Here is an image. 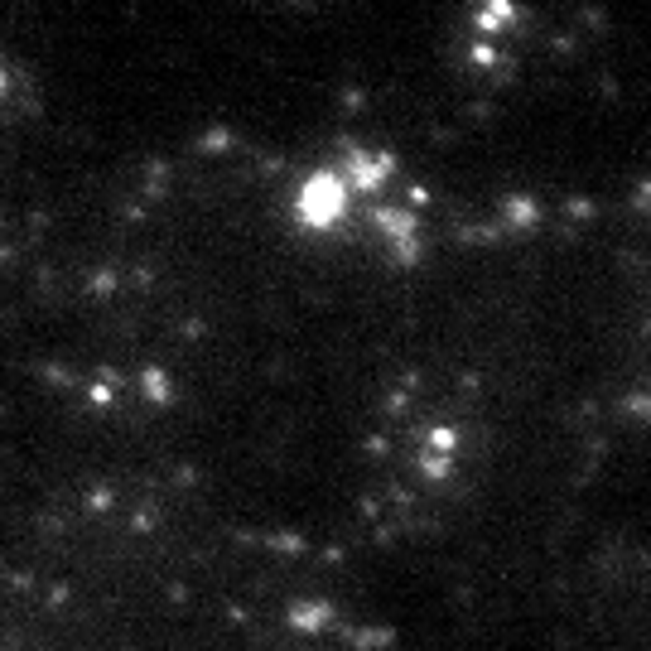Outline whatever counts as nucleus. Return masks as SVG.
Wrapping results in <instances>:
<instances>
[{
	"label": "nucleus",
	"instance_id": "obj_1",
	"mask_svg": "<svg viewBox=\"0 0 651 651\" xmlns=\"http://www.w3.org/2000/svg\"><path fill=\"white\" fill-rule=\"evenodd\" d=\"M348 203H353V193L343 184V174L338 169H319V174L304 179V189L295 198V217L309 232H328V227H338L348 217Z\"/></svg>",
	"mask_w": 651,
	"mask_h": 651
},
{
	"label": "nucleus",
	"instance_id": "obj_2",
	"mask_svg": "<svg viewBox=\"0 0 651 651\" xmlns=\"http://www.w3.org/2000/svg\"><path fill=\"white\" fill-rule=\"evenodd\" d=\"M343 184L348 193H377L391 174H396V155L391 150H367V145H348V155H343Z\"/></svg>",
	"mask_w": 651,
	"mask_h": 651
},
{
	"label": "nucleus",
	"instance_id": "obj_3",
	"mask_svg": "<svg viewBox=\"0 0 651 651\" xmlns=\"http://www.w3.org/2000/svg\"><path fill=\"white\" fill-rule=\"evenodd\" d=\"M372 222L381 227V237L391 242V251L401 256V261H415V251H420V217L410 213V208H372Z\"/></svg>",
	"mask_w": 651,
	"mask_h": 651
},
{
	"label": "nucleus",
	"instance_id": "obj_4",
	"mask_svg": "<svg viewBox=\"0 0 651 651\" xmlns=\"http://www.w3.org/2000/svg\"><path fill=\"white\" fill-rule=\"evenodd\" d=\"M449 454H454V434L439 430L430 439V449H425V468H430L434 478H444V473H449Z\"/></svg>",
	"mask_w": 651,
	"mask_h": 651
},
{
	"label": "nucleus",
	"instance_id": "obj_5",
	"mask_svg": "<svg viewBox=\"0 0 651 651\" xmlns=\"http://www.w3.org/2000/svg\"><path fill=\"white\" fill-rule=\"evenodd\" d=\"M328 623V608L319 603V608H299L295 613V627H324Z\"/></svg>",
	"mask_w": 651,
	"mask_h": 651
},
{
	"label": "nucleus",
	"instance_id": "obj_6",
	"mask_svg": "<svg viewBox=\"0 0 651 651\" xmlns=\"http://www.w3.org/2000/svg\"><path fill=\"white\" fill-rule=\"evenodd\" d=\"M0 92H5V73H0Z\"/></svg>",
	"mask_w": 651,
	"mask_h": 651
}]
</instances>
